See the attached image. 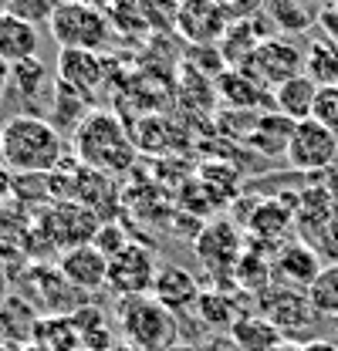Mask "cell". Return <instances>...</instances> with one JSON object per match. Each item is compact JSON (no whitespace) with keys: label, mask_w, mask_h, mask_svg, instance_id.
<instances>
[{"label":"cell","mask_w":338,"mask_h":351,"mask_svg":"<svg viewBox=\"0 0 338 351\" xmlns=\"http://www.w3.org/2000/svg\"><path fill=\"white\" fill-rule=\"evenodd\" d=\"M0 162L14 176H44L65 162V135L41 115H14L3 122Z\"/></svg>","instance_id":"obj_1"},{"label":"cell","mask_w":338,"mask_h":351,"mask_svg":"<svg viewBox=\"0 0 338 351\" xmlns=\"http://www.w3.org/2000/svg\"><path fill=\"white\" fill-rule=\"evenodd\" d=\"M71 145H75V159L82 166L109 176L128 173L135 162V152H139L132 142V132L112 112H91L71 135Z\"/></svg>","instance_id":"obj_2"},{"label":"cell","mask_w":338,"mask_h":351,"mask_svg":"<svg viewBox=\"0 0 338 351\" xmlns=\"http://www.w3.org/2000/svg\"><path fill=\"white\" fill-rule=\"evenodd\" d=\"M126 345L139 351H169L176 345V314L166 311L153 294L119 298L115 304Z\"/></svg>","instance_id":"obj_3"},{"label":"cell","mask_w":338,"mask_h":351,"mask_svg":"<svg viewBox=\"0 0 338 351\" xmlns=\"http://www.w3.org/2000/svg\"><path fill=\"white\" fill-rule=\"evenodd\" d=\"M51 38L58 41V47H78V51H109L115 41V27L109 21L105 10L88 7L78 0H61L51 14Z\"/></svg>","instance_id":"obj_4"},{"label":"cell","mask_w":338,"mask_h":351,"mask_svg":"<svg viewBox=\"0 0 338 351\" xmlns=\"http://www.w3.org/2000/svg\"><path fill=\"white\" fill-rule=\"evenodd\" d=\"M244 243H247V240L240 237V230H237L234 223L213 219V223H207V226L196 233L193 250H196V257L203 263V270L210 274L216 284H223V277H234V267L244 257V250H247Z\"/></svg>","instance_id":"obj_5"},{"label":"cell","mask_w":338,"mask_h":351,"mask_svg":"<svg viewBox=\"0 0 338 351\" xmlns=\"http://www.w3.org/2000/svg\"><path fill=\"white\" fill-rule=\"evenodd\" d=\"M102 223L105 219L98 217L95 210H88V206L71 199V203H51L41 217V230H44V237L51 240V247L71 250V247L91 243Z\"/></svg>","instance_id":"obj_6"},{"label":"cell","mask_w":338,"mask_h":351,"mask_svg":"<svg viewBox=\"0 0 338 351\" xmlns=\"http://www.w3.org/2000/svg\"><path fill=\"white\" fill-rule=\"evenodd\" d=\"M257 314H264L288 341L301 338L311 324V317L318 314L311 307L308 291H297V287H284V284H274L264 298H257Z\"/></svg>","instance_id":"obj_7"},{"label":"cell","mask_w":338,"mask_h":351,"mask_svg":"<svg viewBox=\"0 0 338 351\" xmlns=\"http://www.w3.org/2000/svg\"><path fill=\"white\" fill-rule=\"evenodd\" d=\"M159 263L153 257V250L146 243H128L122 254H115L109 261V287L115 298H139L153 291Z\"/></svg>","instance_id":"obj_8"},{"label":"cell","mask_w":338,"mask_h":351,"mask_svg":"<svg viewBox=\"0 0 338 351\" xmlns=\"http://www.w3.org/2000/svg\"><path fill=\"white\" fill-rule=\"evenodd\" d=\"M172 27L193 47H213L230 31V14L220 0H183Z\"/></svg>","instance_id":"obj_9"},{"label":"cell","mask_w":338,"mask_h":351,"mask_svg":"<svg viewBox=\"0 0 338 351\" xmlns=\"http://www.w3.org/2000/svg\"><path fill=\"white\" fill-rule=\"evenodd\" d=\"M338 159V138L315 119H304L295 125L291 145H288V162L301 173H322L332 169Z\"/></svg>","instance_id":"obj_10"},{"label":"cell","mask_w":338,"mask_h":351,"mask_svg":"<svg viewBox=\"0 0 338 351\" xmlns=\"http://www.w3.org/2000/svg\"><path fill=\"white\" fill-rule=\"evenodd\" d=\"M244 68H251L264 85L278 88L297 75H304V54L284 38H264Z\"/></svg>","instance_id":"obj_11"},{"label":"cell","mask_w":338,"mask_h":351,"mask_svg":"<svg viewBox=\"0 0 338 351\" xmlns=\"http://www.w3.org/2000/svg\"><path fill=\"white\" fill-rule=\"evenodd\" d=\"M109 78V61L95 51H78V47H58V82L75 88L88 101L102 91Z\"/></svg>","instance_id":"obj_12"},{"label":"cell","mask_w":338,"mask_h":351,"mask_svg":"<svg viewBox=\"0 0 338 351\" xmlns=\"http://www.w3.org/2000/svg\"><path fill=\"white\" fill-rule=\"evenodd\" d=\"M322 257L315 254L311 243L304 240H284L274 257H271V270H274V284H284V287H297V291H308L315 284V277L322 274Z\"/></svg>","instance_id":"obj_13"},{"label":"cell","mask_w":338,"mask_h":351,"mask_svg":"<svg viewBox=\"0 0 338 351\" xmlns=\"http://www.w3.org/2000/svg\"><path fill=\"white\" fill-rule=\"evenodd\" d=\"M58 270H61V277H65L75 291H82V294L109 287V257H105L95 243H82V247L61 250V254H58Z\"/></svg>","instance_id":"obj_14"},{"label":"cell","mask_w":338,"mask_h":351,"mask_svg":"<svg viewBox=\"0 0 338 351\" xmlns=\"http://www.w3.org/2000/svg\"><path fill=\"white\" fill-rule=\"evenodd\" d=\"M149 294L172 314H186V311H196V301H200L203 287H200L193 270H186L179 263H163L156 270V280H153Z\"/></svg>","instance_id":"obj_15"},{"label":"cell","mask_w":338,"mask_h":351,"mask_svg":"<svg viewBox=\"0 0 338 351\" xmlns=\"http://www.w3.org/2000/svg\"><path fill=\"white\" fill-rule=\"evenodd\" d=\"M338 217V199L332 189L325 186H308L297 193V210H295V230L297 240L315 243L318 233Z\"/></svg>","instance_id":"obj_16"},{"label":"cell","mask_w":338,"mask_h":351,"mask_svg":"<svg viewBox=\"0 0 338 351\" xmlns=\"http://www.w3.org/2000/svg\"><path fill=\"white\" fill-rule=\"evenodd\" d=\"M216 95L223 101H230V108H244V112H254L260 108L264 101H271L274 108V95H267V85L254 75L251 68H230L216 78Z\"/></svg>","instance_id":"obj_17"},{"label":"cell","mask_w":338,"mask_h":351,"mask_svg":"<svg viewBox=\"0 0 338 351\" xmlns=\"http://www.w3.org/2000/svg\"><path fill=\"white\" fill-rule=\"evenodd\" d=\"M27 341L41 351H82V335L71 314H44L31 321Z\"/></svg>","instance_id":"obj_18"},{"label":"cell","mask_w":338,"mask_h":351,"mask_svg":"<svg viewBox=\"0 0 338 351\" xmlns=\"http://www.w3.org/2000/svg\"><path fill=\"white\" fill-rule=\"evenodd\" d=\"M295 125L297 122H291L288 115L267 108V112L257 115V125H254V132L244 138V142L254 145V149H257L260 156H267V159H274V156H288V145H291Z\"/></svg>","instance_id":"obj_19"},{"label":"cell","mask_w":338,"mask_h":351,"mask_svg":"<svg viewBox=\"0 0 338 351\" xmlns=\"http://www.w3.org/2000/svg\"><path fill=\"white\" fill-rule=\"evenodd\" d=\"M38 47H41V31L7 10H0V58L17 64V61H27V58H38Z\"/></svg>","instance_id":"obj_20"},{"label":"cell","mask_w":338,"mask_h":351,"mask_svg":"<svg viewBox=\"0 0 338 351\" xmlns=\"http://www.w3.org/2000/svg\"><path fill=\"white\" fill-rule=\"evenodd\" d=\"M230 341L237 345V351H274L284 341V335H281L264 314L244 311V314L237 317V324L230 328Z\"/></svg>","instance_id":"obj_21"},{"label":"cell","mask_w":338,"mask_h":351,"mask_svg":"<svg viewBox=\"0 0 338 351\" xmlns=\"http://www.w3.org/2000/svg\"><path fill=\"white\" fill-rule=\"evenodd\" d=\"M230 287H237L247 298H264L274 287V270H271V257L257 254V250H244V257L234 267Z\"/></svg>","instance_id":"obj_22"},{"label":"cell","mask_w":338,"mask_h":351,"mask_svg":"<svg viewBox=\"0 0 338 351\" xmlns=\"http://www.w3.org/2000/svg\"><path fill=\"white\" fill-rule=\"evenodd\" d=\"M315 98H318V85L308 75H297V78L274 88V112L288 115L291 122H304V119H311Z\"/></svg>","instance_id":"obj_23"},{"label":"cell","mask_w":338,"mask_h":351,"mask_svg":"<svg viewBox=\"0 0 338 351\" xmlns=\"http://www.w3.org/2000/svg\"><path fill=\"white\" fill-rule=\"evenodd\" d=\"M88 105H91V101H88L84 95H78L75 88H68L65 82H58V78H54V91H51V119H47V122H51L58 132L68 129L71 135H75L78 125L91 115V108H88Z\"/></svg>","instance_id":"obj_24"},{"label":"cell","mask_w":338,"mask_h":351,"mask_svg":"<svg viewBox=\"0 0 338 351\" xmlns=\"http://www.w3.org/2000/svg\"><path fill=\"white\" fill-rule=\"evenodd\" d=\"M196 182L203 186V193L210 196V203L220 210L227 199H234L237 182H240V169L230 166V162H223V159H207L196 169Z\"/></svg>","instance_id":"obj_25"},{"label":"cell","mask_w":338,"mask_h":351,"mask_svg":"<svg viewBox=\"0 0 338 351\" xmlns=\"http://www.w3.org/2000/svg\"><path fill=\"white\" fill-rule=\"evenodd\" d=\"M304 75L318 88L335 85L338 82V47L328 44L325 38H315L308 54H304Z\"/></svg>","instance_id":"obj_26"},{"label":"cell","mask_w":338,"mask_h":351,"mask_svg":"<svg viewBox=\"0 0 338 351\" xmlns=\"http://www.w3.org/2000/svg\"><path fill=\"white\" fill-rule=\"evenodd\" d=\"M196 314H200V321H203V324L230 331L244 311L230 301V294H227V291H203V294H200V301H196Z\"/></svg>","instance_id":"obj_27"},{"label":"cell","mask_w":338,"mask_h":351,"mask_svg":"<svg viewBox=\"0 0 338 351\" xmlns=\"http://www.w3.org/2000/svg\"><path fill=\"white\" fill-rule=\"evenodd\" d=\"M10 88L24 98V101H38L44 91H47V64L41 58H27V61H17L10 68Z\"/></svg>","instance_id":"obj_28"},{"label":"cell","mask_w":338,"mask_h":351,"mask_svg":"<svg viewBox=\"0 0 338 351\" xmlns=\"http://www.w3.org/2000/svg\"><path fill=\"white\" fill-rule=\"evenodd\" d=\"M308 298H311V307L322 317H338V263L322 267V274L308 287Z\"/></svg>","instance_id":"obj_29"},{"label":"cell","mask_w":338,"mask_h":351,"mask_svg":"<svg viewBox=\"0 0 338 351\" xmlns=\"http://www.w3.org/2000/svg\"><path fill=\"white\" fill-rule=\"evenodd\" d=\"M54 7L58 3H51V0H7L3 10L21 17V21H27V24H34V27H41V24H51Z\"/></svg>","instance_id":"obj_30"},{"label":"cell","mask_w":338,"mask_h":351,"mask_svg":"<svg viewBox=\"0 0 338 351\" xmlns=\"http://www.w3.org/2000/svg\"><path fill=\"white\" fill-rule=\"evenodd\" d=\"M311 119H315V122H322V125L338 138V85L318 88V98H315Z\"/></svg>","instance_id":"obj_31"},{"label":"cell","mask_w":338,"mask_h":351,"mask_svg":"<svg viewBox=\"0 0 338 351\" xmlns=\"http://www.w3.org/2000/svg\"><path fill=\"white\" fill-rule=\"evenodd\" d=\"M91 243H95V247H98V250H102L109 261H112L115 254H122V250H126L132 240L126 237L122 223H112V219H105V223L98 226V233H95V240H91Z\"/></svg>","instance_id":"obj_32"},{"label":"cell","mask_w":338,"mask_h":351,"mask_svg":"<svg viewBox=\"0 0 338 351\" xmlns=\"http://www.w3.org/2000/svg\"><path fill=\"white\" fill-rule=\"evenodd\" d=\"M311 247H315V254L322 257L325 267H328V263H338V217L318 233V240H315Z\"/></svg>","instance_id":"obj_33"},{"label":"cell","mask_w":338,"mask_h":351,"mask_svg":"<svg viewBox=\"0 0 338 351\" xmlns=\"http://www.w3.org/2000/svg\"><path fill=\"white\" fill-rule=\"evenodd\" d=\"M318 27H322V38L338 47V10L335 7H328V10L318 14Z\"/></svg>","instance_id":"obj_34"},{"label":"cell","mask_w":338,"mask_h":351,"mask_svg":"<svg viewBox=\"0 0 338 351\" xmlns=\"http://www.w3.org/2000/svg\"><path fill=\"white\" fill-rule=\"evenodd\" d=\"M10 193H14V173H10V169L0 162V203H3Z\"/></svg>","instance_id":"obj_35"},{"label":"cell","mask_w":338,"mask_h":351,"mask_svg":"<svg viewBox=\"0 0 338 351\" xmlns=\"http://www.w3.org/2000/svg\"><path fill=\"white\" fill-rule=\"evenodd\" d=\"M304 351H338V345L335 341H304Z\"/></svg>","instance_id":"obj_36"},{"label":"cell","mask_w":338,"mask_h":351,"mask_svg":"<svg viewBox=\"0 0 338 351\" xmlns=\"http://www.w3.org/2000/svg\"><path fill=\"white\" fill-rule=\"evenodd\" d=\"M10 68H14V64L0 58V91H7V88H10Z\"/></svg>","instance_id":"obj_37"},{"label":"cell","mask_w":338,"mask_h":351,"mask_svg":"<svg viewBox=\"0 0 338 351\" xmlns=\"http://www.w3.org/2000/svg\"><path fill=\"white\" fill-rule=\"evenodd\" d=\"M78 3H88V7H98V10H109L115 0H78Z\"/></svg>","instance_id":"obj_38"},{"label":"cell","mask_w":338,"mask_h":351,"mask_svg":"<svg viewBox=\"0 0 338 351\" xmlns=\"http://www.w3.org/2000/svg\"><path fill=\"white\" fill-rule=\"evenodd\" d=\"M274 351H304V345H297V341H288V338H284V341H281Z\"/></svg>","instance_id":"obj_39"},{"label":"cell","mask_w":338,"mask_h":351,"mask_svg":"<svg viewBox=\"0 0 338 351\" xmlns=\"http://www.w3.org/2000/svg\"><path fill=\"white\" fill-rule=\"evenodd\" d=\"M21 351H41V348H38V345H31V341H27V345H24V348H21Z\"/></svg>","instance_id":"obj_40"},{"label":"cell","mask_w":338,"mask_h":351,"mask_svg":"<svg viewBox=\"0 0 338 351\" xmlns=\"http://www.w3.org/2000/svg\"><path fill=\"white\" fill-rule=\"evenodd\" d=\"M0 152H3V125H0Z\"/></svg>","instance_id":"obj_41"},{"label":"cell","mask_w":338,"mask_h":351,"mask_svg":"<svg viewBox=\"0 0 338 351\" xmlns=\"http://www.w3.org/2000/svg\"><path fill=\"white\" fill-rule=\"evenodd\" d=\"M335 331H338V317H335Z\"/></svg>","instance_id":"obj_42"},{"label":"cell","mask_w":338,"mask_h":351,"mask_svg":"<svg viewBox=\"0 0 338 351\" xmlns=\"http://www.w3.org/2000/svg\"><path fill=\"white\" fill-rule=\"evenodd\" d=\"M51 3H61V0H51Z\"/></svg>","instance_id":"obj_43"},{"label":"cell","mask_w":338,"mask_h":351,"mask_svg":"<svg viewBox=\"0 0 338 351\" xmlns=\"http://www.w3.org/2000/svg\"><path fill=\"white\" fill-rule=\"evenodd\" d=\"M335 10H338V0H335Z\"/></svg>","instance_id":"obj_44"},{"label":"cell","mask_w":338,"mask_h":351,"mask_svg":"<svg viewBox=\"0 0 338 351\" xmlns=\"http://www.w3.org/2000/svg\"><path fill=\"white\" fill-rule=\"evenodd\" d=\"M0 351H7V348H0Z\"/></svg>","instance_id":"obj_45"},{"label":"cell","mask_w":338,"mask_h":351,"mask_svg":"<svg viewBox=\"0 0 338 351\" xmlns=\"http://www.w3.org/2000/svg\"><path fill=\"white\" fill-rule=\"evenodd\" d=\"M335 85H338V82H335Z\"/></svg>","instance_id":"obj_46"}]
</instances>
